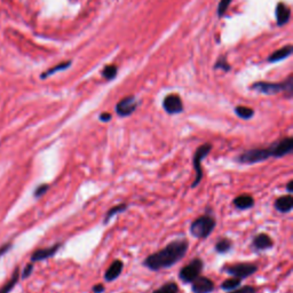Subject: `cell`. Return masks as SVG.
Listing matches in <instances>:
<instances>
[{"label": "cell", "instance_id": "cell-1", "mask_svg": "<svg viewBox=\"0 0 293 293\" xmlns=\"http://www.w3.org/2000/svg\"><path fill=\"white\" fill-rule=\"evenodd\" d=\"M188 250H189V242L187 238L174 239L168 243L165 247L146 256L142 264L143 267L151 271L168 269L181 261L187 255Z\"/></svg>", "mask_w": 293, "mask_h": 293}, {"label": "cell", "instance_id": "cell-2", "mask_svg": "<svg viewBox=\"0 0 293 293\" xmlns=\"http://www.w3.org/2000/svg\"><path fill=\"white\" fill-rule=\"evenodd\" d=\"M216 227V220L214 215L203 214L191 222L189 232L192 237L197 239H206L211 236Z\"/></svg>", "mask_w": 293, "mask_h": 293}, {"label": "cell", "instance_id": "cell-3", "mask_svg": "<svg viewBox=\"0 0 293 293\" xmlns=\"http://www.w3.org/2000/svg\"><path fill=\"white\" fill-rule=\"evenodd\" d=\"M251 88L258 92V93L266 95H274L280 93V92H284V93L287 94V98H291L293 93V76L290 75L286 78V80H284L283 83L279 84L264 82L254 83Z\"/></svg>", "mask_w": 293, "mask_h": 293}, {"label": "cell", "instance_id": "cell-4", "mask_svg": "<svg viewBox=\"0 0 293 293\" xmlns=\"http://www.w3.org/2000/svg\"><path fill=\"white\" fill-rule=\"evenodd\" d=\"M213 146L211 143H204L202 146H199L197 149L195 150L194 156H192V167L195 170V179L191 183V188L194 189L198 186V184L202 182L204 172H203V160L205 159L208 155L211 154V150Z\"/></svg>", "mask_w": 293, "mask_h": 293}, {"label": "cell", "instance_id": "cell-5", "mask_svg": "<svg viewBox=\"0 0 293 293\" xmlns=\"http://www.w3.org/2000/svg\"><path fill=\"white\" fill-rule=\"evenodd\" d=\"M271 158V152L269 147L267 148H252L239 154L235 158L238 164L243 165H254V164L266 162L267 159Z\"/></svg>", "mask_w": 293, "mask_h": 293}, {"label": "cell", "instance_id": "cell-6", "mask_svg": "<svg viewBox=\"0 0 293 293\" xmlns=\"http://www.w3.org/2000/svg\"><path fill=\"white\" fill-rule=\"evenodd\" d=\"M222 271L231 276V277L244 279L254 275L258 271V266L252 262H236L223 266Z\"/></svg>", "mask_w": 293, "mask_h": 293}, {"label": "cell", "instance_id": "cell-7", "mask_svg": "<svg viewBox=\"0 0 293 293\" xmlns=\"http://www.w3.org/2000/svg\"><path fill=\"white\" fill-rule=\"evenodd\" d=\"M204 269V261L200 258H194L191 261L183 266L179 271V279L183 284H191L194 280L202 275Z\"/></svg>", "mask_w": 293, "mask_h": 293}, {"label": "cell", "instance_id": "cell-8", "mask_svg": "<svg viewBox=\"0 0 293 293\" xmlns=\"http://www.w3.org/2000/svg\"><path fill=\"white\" fill-rule=\"evenodd\" d=\"M272 158H283L285 156L292 154L293 151V139L291 136H286L278 140V141L272 142L269 146Z\"/></svg>", "mask_w": 293, "mask_h": 293}, {"label": "cell", "instance_id": "cell-9", "mask_svg": "<svg viewBox=\"0 0 293 293\" xmlns=\"http://www.w3.org/2000/svg\"><path fill=\"white\" fill-rule=\"evenodd\" d=\"M139 107V101L135 96L131 95V96H126L120 100V101L116 104V112L119 117H128L131 116L135 110L138 109Z\"/></svg>", "mask_w": 293, "mask_h": 293}, {"label": "cell", "instance_id": "cell-10", "mask_svg": "<svg viewBox=\"0 0 293 293\" xmlns=\"http://www.w3.org/2000/svg\"><path fill=\"white\" fill-rule=\"evenodd\" d=\"M274 247V240L267 232H259L256 234L251 242V248L255 253H260L262 251H268Z\"/></svg>", "mask_w": 293, "mask_h": 293}, {"label": "cell", "instance_id": "cell-11", "mask_svg": "<svg viewBox=\"0 0 293 293\" xmlns=\"http://www.w3.org/2000/svg\"><path fill=\"white\" fill-rule=\"evenodd\" d=\"M163 108L168 115H179L183 111V103L178 94H168L163 100Z\"/></svg>", "mask_w": 293, "mask_h": 293}, {"label": "cell", "instance_id": "cell-12", "mask_svg": "<svg viewBox=\"0 0 293 293\" xmlns=\"http://www.w3.org/2000/svg\"><path fill=\"white\" fill-rule=\"evenodd\" d=\"M215 290V284L211 278L206 276H198L194 282L191 283L192 293H212Z\"/></svg>", "mask_w": 293, "mask_h": 293}, {"label": "cell", "instance_id": "cell-13", "mask_svg": "<svg viewBox=\"0 0 293 293\" xmlns=\"http://www.w3.org/2000/svg\"><path fill=\"white\" fill-rule=\"evenodd\" d=\"M62 247V243H56L54 245L45 248H39V250L35 251L34 254L31 255V261L37 262V261H43V260H47L54 256L58 253L60 248Z\"/></svg>", "mask_w": 293, "mask_h": 293}, {"label": "cell", "instance_id": "cell-14", "mask_svg": "<svg viewBox=\"0 0 293 293\" xmlns=\"http://www.w3.org/2000/svg\"><path fill=\"white\" fill-rule=\"evenodd\" d=\"M124 269V262L122 260L116 259L112 261V263L108 267V269L104 272V280L106 282H114L117 279L120 275H122Z\"/></svg>", "mask_w": 293, "mask_h": 293}, {"label": "cell", "instance_id": "cell-15", "mask_svg": "<svg viewBox=\"0 0 293 293\" xmlns=\"http://www.w3.org/2000/svg\"><path fill=\"white\" fill-rule=\"evenodd\" d=\"M275 210L282 214L290 213L293 208V197L291 194L279 196L278 198L275 199L274 202Z\"/></svg>", "mask_w": 293, "mask_h": 293}, {"label": "cell", "instance_id": "cell-16", "mask_svg": "<svg viewBox=\"0 0 293 293\" xmlns=\"http://www.w3.org/2000/svg\"><path fill=\"white\" fill-rule=\"evenodd\" d=\"M232 204H234V206L237 208V210L246 211L254 206L255 200L253 198V196L250 194H240L238 196H236L234 200H232Z\"/></svg>", "mask_w": 293, "mask_h": 293}, {"label": "cell", "instance_id": "cell-17", "mask_svg": "<svg viewBox=\"0 0 293 293\" xmlns=\"http://www.w3.org/2000/svg\"><path fill=\"white\" fill-rule=\"evenodd\" d=\"M127 210H128V204H126V203H120V204H117V205L110 207L109 210L106 212V214H104L102 223L104 224V226H106V224L109 223L116 215L122 214V213H124V212H126Z\"/></svg>", "mask_w": 293, "mask_h": 293}, {"label": "cell", "instance_id": "cell-18", "mask_svg": "<svg viewBox=\"0 0 293 293\" xmlns=\"http://www.w3.org/2000/svg\"><path fill=\"white\" fill-rule=\"evenodd\" d=\"M291 16V11L285 4L279 3L276 8V20H277V24L280 26H284L288 22V19Z\"/></svg>", "mask_w": 293, "mask_h": 293}, {"label": "cell", "instance_id": "cell-19", "mask_svg": "<svg viewBox=\"0 0 293 293\" xmlns=\"http://www.w3.org/2000/svg\"><path fill=\"white\" fill-rule=\"evenodd\" d=\"M234 248V243L230 238L223 237L216 240L215 245H214V251L218 254H227Z\"/></svg>", "mask_w": 293, "mask_h": 293}, {"label": "cell", "instance_id": "cell-20", "mask_svg": "<svg viewBox=\"0 0 293 293\" xmlns=\"http://www.w3.org/2000/svg\"><path fill=\"white\" fill-rule=\"evenodd\" d=\"M292 51L293 48L291 45H287V46H284L282 48H279L278 51H276L272 53L269 59H268V61L269 62H278V61H282V60L288 58L292 54Z\"/></svg>", "mask_w": 293, "mask_h": 293}, {"label": "cell", "instance_id": "cell-21", "mask_svg": "<svg viewBox=\"0 0 293 293\" xmlns=\"http://www.w3.org/2000/svg\"><path fill=\"white\" fill-rule=\"evenodd\" d=\"M235 114H236V116H238L240 119H244V120H248V119L254 117V110L252 109V108L245 107V106L236 107Z\"/></svg>", "mask_w": 293, "mask_h": 293}, {"label": "cell", "instance_id": "cell-22", "mask_svg": "<svg viewBox=\"0 0 293 293\" xmlns=\"http://www.w3.org/2000/svg\"><path fill=\"white\" fill-rule=\"evenodd\" d=\"M242 280L240 278L237 277H230V278H227L224 279L223 282L221 283V285L220 287L222 288L224 291H231V290H235V288L239 287L242 285Z\"/></svg>", "mask_w": 293, "mask_h": 293}, {"label": "cell", "instance_id": "cell-23", "mask_svg": "<svg viewBox=\"0 0 293 293\" xmlns=\"http://www.w3.org/2000/svg\"><path fill=\"white\" fill-rule=\"evenodd\" d=\"M179 285L175 282H167L165 284H163L162 286H159L158 288L152 293H179Z\"/></svg>", "mask_w": 293, "mask_h": 293}, {"label": "cell", "instance_id": "cell-24", "mask_svg": "<svg viewBox=\"0 0 293 293\" xmlns=\"http://www.w3.org/2000/svg\"><path fill=\"white\" fill-rule=\"evenodd\" d=\"M19 277H20V270H19V268H16L13 276H12V278L10 279V282H7L5 285L0 288V293H10L16 285V283H18Z\"/></svg>", "mask_w": 293, "mask_h": 293}, {"label": "cell", "instance_id": "cell-25", "mask_svg": "<svg viewBox=\"0 0 293 293\" xmlns=\"http://www.w3.org/2000/svg\"><path fill=\"white\" fill-rule=\"evenodd\" d=\"M70 66H71V61H67V62H62V63H60V64H58V66H55V67H53V68H51L50 70H47V71L44 72V74H43L42 76H40V78L45 79V78H47V77H50V76L54 75L55 72H58V71H61V70H66V69H68V68H69Z\"/></svg>", "mask_w": 293, "mask_h": 293}, {"label": "cell", "instance_id": "cell-26", "mask_svg": "<svg viewBox=\"0 0 293 293\" xmlns=\"http://www.w3.org/2000/svg\"><path fill=\"white\" fill-rule=\"evenodd\" d=\"M117 67L116 66H107L104 68L103 71H102V76L106 79H114L116 77V75H117Z\"/></svg>", "mask_w": 293, "mask_h": 293}, {"label": "cell", "instance_id": "cell-27", "mask_svg": "<svg viewBox=\"0 0 293 293\" xmlns=\"http://www.w3.org/2000/svg\"><path fill=\"white\" fill-rule=\"evenodd\" d=\"M228 293H258V290H256V287L252 285H244L235 288V290L228 291Z\"/></svg>", "mask_w": 293, "mask_h": 293}, {"label": "cell", "instance_id": "cell-28", "mask_svg": "<svg viewBox=\"0 0 293 293\" xmlns=\"http://www.w3.org/2000/svg\"><path fill=\"white\" fill-rule=\"evenodd\" d=\"M231 2L232 0H221V2H220L219 6H218V15L220 16V18H221L224 13H226L228 7H229V5L231 4Z\"/></svg>", "mask_w": 293, "mask_h": 293}, {"label": "cell", "instance_id": "cell-29", "mask_svg": "<svg viewBox=\"0 0 293 293\" xmlns=\"http://www.w3.org/2000/svg\"><path fill=\"white\" fill-rule=\"evenodd\" d=\"M48 189H50V186H48L47 183H44V184H40V186H38L37 188H36L35 190V197L36 198H39L42 197V196H44L46 194V192L48 191Z\"/></svg>", "mask_w": 293, "mask_h": 293}, {"label": "cell", "instance_id": "cell-30", "mask_svg": "<svg viewBox=\"0 0 293 293\" xmlns=\"http://www.w3.org/2000/svg\"><path fill=\"white\" fill-rule=\"evenodd\" d=\"M214 68H215V69H219V68H220V69H223L224 71L230 70V66H229V64H228L226 58H220L218 60V62L215 63Z\"/></svg>", "mask_w": 293, "mask_h": 293}, {"label": "cell", "instance_id": "cell-31", "mask_svg": "<svg viewBox=\"0 0 293 293\" xmlns=\"http://www.w3.org/2000/svg\"><path fill=\"white\" fill-rule=\"evenodd\" d=\"M32 270H34V262L27 264L26 268H24V269H23L22 277L23 278H28V277H29V276L32 274Z\"/></svg>", "mask_w": 293, "mask_h": 293}, {"label": "cell", "instance_id": "cell-32", "mask_svg": "<svg viewBox=\"0 0 293 293\" xmlns=\"http://www.w3.org/2000/svg\"><path fill=\"white\" fill-rule=\"evenodd\" d=\"M99 119L103 123H109L112 119V115L109 114V112H102V114L99 116Z\"/></svg>", "mask_w": 293, "mask_h": 293}, {"label": "cell", "instance_id": "cell-33", "mask_svg": "<svg viewBox=\"0 0 293 293\" xmlns=\"http://www.w3.org/2000/svg\"><path fill=\"white\" fill-rule=\"evenodd\" d=\"M104 291H106V287H104V285L101 283L95 284V285L92 287V292L93 293H104Z\"/></svg>", "mask_w": 293, "mask_h": 293}, {"label": "cell", "instance_id": "cell-34", "mask_svg": "<svg viewBox=\"0 0 293 293\" xmlns=\"http://www.w3.org/2000/svg\"><path fill=\"white\" fill-rule=\"evenodd\" d=\"M11 247H12V244H6V245H4L2 248H0V256H2L4 253H6Z\"/></svg>", "mask_w": 293, "mask_h": 293}, {"label": "cell", "instance_id": "cell-35", "mask_svg": "<svg viewBox=\"0 0 293 293\" xmlns=\"http://www.w3.org/2000/svg\"><path fill=\"white\" fill-rule=\"evenodd\" d=\"M286 191L288 192V194H292V191H293V180H290V181L286 183Z\"/></svg>", "mask_w": 293, "mask_h": 293}]
</instances>
